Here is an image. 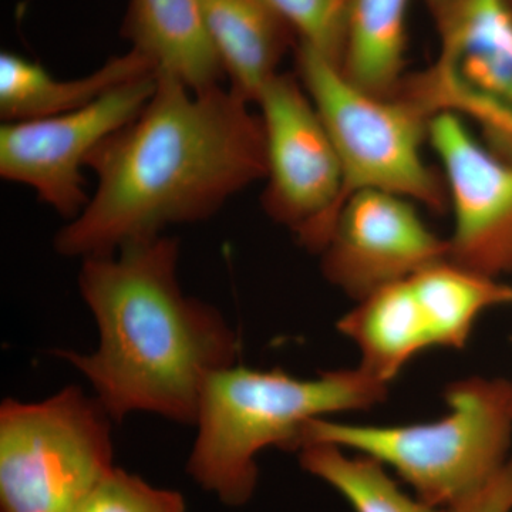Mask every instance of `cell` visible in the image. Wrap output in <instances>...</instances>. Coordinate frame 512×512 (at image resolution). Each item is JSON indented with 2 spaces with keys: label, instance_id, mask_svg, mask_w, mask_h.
Returning <instances> with one entry per match:
<instances>
[{
  "label": "cell",
  "instance_id": "obj_1",
  "mask_svg": "<svg viewBox=\"0 0 512 512\" xmlns=\"http://www.w3.org/2000/svg\"><path fill=\"white\" fill-rule=\"evenodd\" d=\"M251 106L224 86L197 92L158 74L146 107L90 157L96 190L57 232L56 251L114 254L171 225L208 220L264 180V128Z\"/></svg>",
  "mask_w": 512,
  "mask_h": 512
},
{
  "label": "cell",
  "instance_id": "obj_2",
  "mask_svg": "<svg viewBox=\"0 0 512 512\" xmlns=\"http://www.w3.org/2000/svg\"><path fill=\"white\" fill-rule=\"evenodd\" d=\"M180 242L167 235L82 259L79 288L99 329L94 352L60 350L113 421L151 413L195 426L205 383L238 365L241 342L210 303L178 281Z\"/></svg>",
  "mask_w": 512,
  "mask_h": 512
},
{
  "label": "cell",
  "instance_id": "obj_3",
  "mask_svg": "<svg viewBox=\"0 0 512 512\" xmlns=\"http://www.w3.org/2000/svg\"><path fill=\"white\" fill-rule=\"evenodd\" d=\"M387 384L365 370L343 369L315 379H298L239 365L214 373L202 390L197 439L187 471L222 504L241 507L251 500L258 467L268 447L295 450L308 421L326 414L366 410L382 403Z\"/></svg>",
  "mask_w": 512,
  "mask_h": 512
},
{
  "label": "cell",
  "instance_id": "obj_4",
  "mask_svg": "<svg viewBox=\"0 0 512 512\" xmlns=\"http://www.w3.org/2000/svg\"><path fill=\"white\" fill-rule=\"evenodd\" d=\"M450 412L410 426L308 421L295 450L332 444L393 467L423 503L453 507L507 463L512 437L511 382L468 377L447 387Z\"/></svg>",
  "mask_w": 512,
  "mask_h": 512
},
{
  "label": "cell",
  "instance_id": "obj_5",
  "mask_svg": "<svg viewBox=\"0 0 512 512\" xmlns=\"http://www.w3.org/2000/svg\"><path fill=\"white\" fill-rule=\"evenodd\" d=\"M296 76L338 151L342 207L355 192L382 191L434 212L447 210V185L421 154L433 117L420 104L400 90L387 97L363 92L338 64L302 43L296 50Z\"/></svg>",
  "mask_w": 512,
  "mask_h": 512
},
{
  "label": "cell",
  "instance_id": "obj_6",
  "mask_svg": "<svg viewBox=\"0 0 512 512\" xmlns=\"http://www.w3.org/2000/svg\"><path fill=\"white\" fill-rule=\"evenodd\" d=\"M111 417L69 386L0 406V511L72 512L113 470Z\"/></svg>",
  "mask_w": 512,
  "mask_h": 512
},
{
  "label": "cell",
  "instance_id": "obj_7",
  "mask_svg": "<svg viewBox=\"0 0 512 512\" xmlns=\"http://www.w3.org/2000/svg\"><path fill=\"white\" fill-rule=\"evenodd\" d=\"M256 106L265 140L264 210L320 254L342 208V164L328 127L293 74H276Z\"/></svg>",
  "mask_w": 512,
  "mask_h": 512
},
{
  "label": "cell",
  "instance_id": "obj_8",
  "mask_svg": "<svg viewBox=\"0 0 512 512\" xmlns=\"http://www.w3.org/2000/svg\"><path fill=\"white\" fill-rule=\"evenodd\" d=\"M157 80V73L148 74L72 113L2 123L3 180L32 188L40 202L74 220L90 200L83 168L107 138L136 119L156 92Z\"/></svg>",
  "mask_w": 512,
  "mask_h": 512
},
{
  "label": "cell",
  "instance_id": "obj_9",
  "mask_svg": "<svg viewBox=\"0 0 512 512\" xmlns=\"http://www.w3.org/2000/svg\"><path fill=\"white\" fill-rule=\"evenodd\" d=\"M448 239L434 234L414 202L359 191L343 205L322 249V272L357 302L448 258Z\"/></svg>",
  "mask_w": 512,
  "mask_h": 512
},
{
  "label": "cell",
  "instance_id": "obj_10",
  "mask_svg": "<svg viewBox=\"0 0 512 512\" xmlns=\"http://www.w3.org/2000/svg\"><path fill=\"white\" fill-rule=\"evenodd\" d=\"M454 214L448 259L500 278L512 274V161L481 144L453 113L430 121Z\"/></svg>",
  "mask_w": 512,
  "mask_h": 512
},
{
  "label": "cell",
  "instance_id": "obj_11",
  "mask_svg": "<svg viewBox=\"0 0 512 512\" xmlns=\"http://www.w3.org/2000/svg\"><path fill=\"white\" fill-rule=\"evenodd\" d=\"M440 36L437 64L512 106L510 0H426Z\"/></svg>",
  "mask_w": 512,
  "mask_h": 512
},
{
  "label": "cell",
  "instance_id": "obj_12",
  "mask_svg": "<svg viewBox=\"0 0 512 512\" xmlns=\"http://www.w3.org/2000/svg\"><path fill=\"white\" fill-rule=\"evenodd\" d=\"M126 33L157 74L191 90L222 86L224 67L212 43L202 0H130Z\"/></svg>",
  "mask_w": 512,
  "mask_h": 512
},
{
  "label": "cell",
  "instance_id": "obj_13",
  "mask_svg": "<svg viewBox=\"0 0 512 512\" xmlns=\"http://www.w3.org/2000/svg\"><path fill=\"white\" fill-rule=\"evenodd\" d=\"M157 73L154 64L131 49L111 57L103 66L77 79H59L40 63L16 53L0 55V119L3 123L47 119L89 106L148 74Z\"/></svg>",
  "mask_w": 512,
  "mask_h": 512
},
{
  "label": "cell",
  "instance_id": "obj_14",
  "mask_svg": "<svg viewBox=\"0 0 512 512\" xmlns=\"http://www.w3.org/2000/svg\"><path fill=\"white\" fill-rule=\"evenodd\" d=\"M360 352V369L389 384L414 356L434 348L433 329L410 279L379 289L338 322Z\"/></svg>",
  "mask_w": 512,
  "mask_h": 512
},
{
  "label": "cell",
  "instance_id": "obj_15",
  "mask_svg": "<svg viewBox=\"0 0 512 512\" xmlns=\"http://www.w3.org/2000/svg\"><path fill=\"white\" fill-rule=\"evenodd\" d=\"M202 8L228 89L256 104L279 74L288 25L268 0H202Z\"/></svg>",
  "mask_w": 512,
  "mask_h": 512
},
{
  "label": "cell",
  "instance_id": "obj_16",
  "mask_svg": "<svg viewBox=\"0 0 512 512\" xmlns=\"http://www.w3.org/2000/svg\"><path fill=\"white\" fill-rule=\"evenodd\" d=\"M410 0H348L340 72L373 96L394 93L404 77Z\"/></svg>",
  "mask_w": 512,
  "mask_h": 512
},
{
  "label": "cell",
  "instance_id": "obj_17",
  "mask_svg": "<svg viewBox=\"0 0 512 512\" xmlns=\"http://www.w3.org/2000/svg\"><path fill=\"white\" fill-rule=\"evenodd\" d=\"M409 279L441 348H463L485 311L512 303V286L448 258Z\"/></svg>",
  "mask_w": 512,
  "mask_h": 512
},
{
  "label": "cell",
  "instance_id": "obj_18",
  "mask_svg": "<svg viewBox=\"0 0 512 512\" xmlns=\"http://www.w3.org/2000/svg\"><path fill=\"white\" fill-rule=\"evenodd\" d=\"M299 451L303 470L332 485L356 512H448L404 494L373 458L348 457L332 444H312Z\"/></svg>",
  "mask_w": 512,
  "mask_h": 512
},
{
  "label": "cell",
  "instance_id": "obj_19",
  "mask_svg": "<svg viewBox=\"0 0 512 512\" xmlns=\"http://www.w3.org/2000/svg\"><path fill=\"white\" fill-rule=\"evenodd\" d=\"M289 28L312 47L340 66L345 45L348 0H268Z\"/></svg>",
  "mask_w": 512,
  "mask_h": 512
},
{
  "label": "cell",
  "instance_id": "obj_20",
  "mask_svg": "<svg viewBox=\"0 0 512 512\" xmlns=\"http://www.w3.org/2000/svg\"><path fill=\"white\" fill-rule=\"evenodd\" d=\"M72 512H187L183 495L114 467Z\"/></svg>",
  "mask_w": 512,
  "mask_h": 512
},
{
  "label": "cell",
  "instance_id": "obj_21",
  "mask_svg": "<svg viewBox=\"0 0 512 512\" xmlns=\"http://www.w3.org/2000/svg\"><path fill=\"white\" fill-rule=\"evenodd\" d=\"M512 511V458L460 503L453 505L448 512H511Z\"/></svg>",
  "mask_w": 512,
  "mask_h": 512
},
{
  "label": "cell",
  "instance_id": "obj_22",
  "mask_svg": "<svg viewBox=\"0 0 512 512\" xmlns=\"http://www.w3.org/2000/svg\"><path fill=\"white\" fill-rule=\"evenodd\" d=\"M511 390H512V382H511Z\"/></svg>",
  "mask_w": 512,
  "mask_h": 512
}]
</instances>
